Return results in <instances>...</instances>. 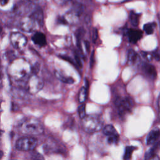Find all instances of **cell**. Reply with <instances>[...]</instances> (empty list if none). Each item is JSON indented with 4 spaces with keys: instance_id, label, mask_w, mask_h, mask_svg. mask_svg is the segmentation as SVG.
<instances>
[{
    "instance_id": "6da1fadb",
    "label": "cell",
    "mask_w": 160,
    "mask_h": 160,
    "mask_svg": "<svg viewBox=\"0 0 160 160\" xmlns=\"http://www.w3.org/2000/svg\"><path fill=\"white\" fill-rule=\"evenodd\" d=\"M31 71L30 64L24 58L12 60L8 68L9 76L14 81H21L29 76Z\"/></svg>"
},
{
    "instance_id": "7a4b0ae2",
    "label": "cell",
    "mask_w": 160,
    "mask_h": 160,
    "mask_svg": "<svg viewBox=\"0 0 160 160\" xmlns=\"http://www.w3.org/2000/svg\"><path fill=\"white\" fill-rule=\"evenodd\" d=\"M20 131L26 135H39L43 132L41 123L33 118H26L19 124Z\"/></svg>"
},
{
    "instance_id": "3957f363",
    "label": "cell",
    "mask_w": 160,
    "mask_h": 160,
    "mask_svg": "<svg viewBox=\"0 0 160 160\" xmlns=\"http://www.w3.org/2000/svg\"><path fill=\"white\" fill-rule=\"evenodd\" d=\"M81 126L83 130L88 133L100 131L102 127V121L98 115H86L82 119Z\"/></svg>"
},
{
    "instance_id": "277c9868",
    "label": "cell",
    "mask_w": 160,
    "mask_h": 160,
    "mask_svg": "<svg viewBox=\"0 0 160 160\" xmlns=\"http://www.w3.org/2000/svg\"><path fill=\"white\" fill-rule=\"evenodd\" d=\"M115 105L119 114L123 117L132 111L134 106V101L129 97L118 98L115 101Z\"/></svg>"
},
{
    "instance_id": "5b68a950",
    "label": "cell",
    "mask_w": 160,
    "mask_h": 160,
    "mask_svg": "<svg viewBox=\"0 0 160 160\" xmlns=\"http://www.w3.org/2000/svg\"><path fill=\"white\" fill-rule=\"evenodd\" d=\"M43 86L44 82L42 79L34 74L29 78L26 84V88L29 93L34 94L41 90Z\"/></svg>"
},
{
    "instance_id": "8992f818",
    "label": "cell",
    "mask_w": 160,
    "mask_h": 160,
    "mask_svg": "<svg viewBox=\"0 0 160 160\" xmlns=\"http://www.w3.org/2000/svg\"><path fill=\"white\" fill-rule=\"evenodd\" d=\"M37 144V140L32 136H24L18 139L16 148L19 151H28L33 150Z\"/></svg>"
},
{
    "instance_id": "52a82bcc",
    "label": "cell",
    "mask_w": 160,
    "mask_h": 160,
    "mask_svg": "<svg viewBox=\"0 0 160 160\" xmlns=\"http://www.w3.org/2000/svg\"><path fill=\"white\" fill-rule=\"evenodd\" d=\"M38 26H39L38 24L31 14L23 17L19 22L20 29L26 32L34 31Z\"/></svg>"
},
{
    "instance_id": "ba28073f",
    "label": "cell",
    "mask_w": 160,
    "mask_h": 160,
    "mask_svg": "<svg viewBox=\"0 0 160 160\" xmlns=\"http://www.w3.org/2000/svg\"><path fill=\"white\" fill-rule=\"evenodd\" d=\"M10 42L12 46L17 49L23 48L28 42L27 38L22 33L19 32H13L10 34Z\"/></svg>"
},
{
    "instance_id": "9c48e42d",
    "label": "cell",
    "mask_w": 160,
    "mask_h": 160,
    "mask_svg": "<svg viewBox=\"0 0 160 160\" xmlns=\"http://www.w3.org/2000/svg\"><path fill=\"white\" fill-rule=\"evenodd\" d=\"M103 133L108 136L107 142L109 144H116L119 141V134L115 128L111 125H106L103 128Z\"/></svg>"
},
{
    "instance_id": "30bf717a",
    "label": "cell",
    "mask_w": 160,
    "mask_h": 160,
    "mask_svg": "<svg viewBox=\"0 0 160 160\" xmlns=\"http://www.w3.org/2000/svg\"><path fill=\"white\" fill-rule=\"evenodd\" d=\"M160 136V129L158 128L152 129L148 134L146 138L147 145L154 144Z\"/></svg>"
},
{
    "instance_id": "8fae6325",
    "label": "cell",
    "mask_w": 160,
    "mask_h": 160,
    "mask_svg": "<svg viewBox=\"0 0 160 160\" xmlns=\"http://www.w3.org/2000/svg\"><path fill=\"white\" fill-rule=\"evenodd\" d=\"M128 36L129 41L131 43L135 44L142 36V32L139 29H130L128 31Z\"/></svg>"
},
{
    "instance_id": "7c38bea8",
    "label": "cell",
    "mask_w": 160,
    "mask_h": 160,
    "mask_svg": "<svg viewBox=\"0 0 160 160\" xmlns=\"http://www.w3.org/2000/svg\"><path fill=\"white\" fill-rule=\"evenodd\" d=\"M142 71L144 74L151 79H155L157 78V71L155 67L149 63H144L142 66Z\"/></svg>"
},
{
    "instance_id": "4fadbf2b",
    "label": "cell",
    "mask_w": 160,
    "mask_h": 160,
    "mask_svg": "<svg viewBox=\"0 0 160 160\" xmlns=\"http://www.w3.org/2000/svg\"><path fill=\"white\" fill-rule=\"evenodd\" d=\"M32 40L34 44L41 47L44 46L46 44V36L41 32H37L34 33L32 36Z\"/></svg>"
},
{
    "instance_id": "5bb4252c",
    "label": "cell",
    "mask_w": 160,
    "mask_h": 160,
    "mask_svg": "<svg viewBox=\"0 0 160 160\" xmlns=\"http://www.w3.org/2000/svg\"><path fill=\"white\" fill-rule=\"evenodd\" d=\"M159 149H160V142H156V144H153V146L145 153V160H151L152 158L156 156Z\"/></svg>"
},
{
    "instance_id": "9a60e30c",
    "label": "cell",
    "mask_w": 160,
    "mask_h": 160,
    "mask_svg": "<svg viewBox=\"0 0 160 160\" xmlns=\"http://www.w3.org/2000/svg\"><path fill=\"white\" fill-rule=\"evenodd\" d=\"M138 55L133 49H129L127 53V62L129 65H134L138 60Z\"/></svg>"
},
{
    "instance_id": "2e32d148",
    "label": "cell",
    "mask_w": 160,
    "mask_h": 160,
    "mask_svg": "<svg viewBox=\"0 0 160 160\" xmlns=\"http://www.w3.org/2000/svg\"><path fill=\"white\" fill-rule=\"evenodd\" d=\"M55 75L58 79H59L61 81H62L63 82L68 83V84H72L74 82V80L73 78H72L71 77H68V76H65L60 71H56Z\"/></svg>"
},
{
    "instance_id": "e0dca14e",
    "label": "cell",
    "mask_w": 160,
    "mask_h": 160,
    "mask_svg": "<svg viewBox=\"0 0 160 160\" xmlns=\"http://www.w3.org/2000/svg\"><path fill=\"white\" fill-rule=\"evenodd\" d=\"M139 19H140V14H139L136 13L134 11H131L130 12L129 19H130L131 24L133 26L137 27L139 25Z\"/></svg>"
},
{
    "instance_id": "ac0fdd59",
    "label": "cell",
    "mask_w": 160,
    "mask_h": 160,
    "mask_svg": "<svg viewBox=\"0 0 160 160\" xmlns=\"http://www.w3.org/2000/svg\"><path fill=\"white\" fill-rule=\"evenodd\" d=\"M136 149H137L136 147H134L132 146H126L125 148L123 159L124 160H131V158H132V154L133 151Z\"/></svg>"
},
{
    "instance_id": "d6986e66",
    "label": "cell",
    "mask_w": 160,
    "mask_h": 160,
    "mask_svg": "<svg viewBox=\"0 0 160 160\" xmlns=\"http://www.w3.org/2000/svg\"><path fill=\"white\" fill-rule=\"evenodd\" d=\"M88 89L86 87L82 86L78 93V101L80 103H83L86 99L87 98Z\"/></svg>"
},
{
    "instance_id": "ffe728a7",
    "label": "cell",
    "mask_w": 160,
    "mask_h": 160,
    "mask_svg": "<svg viewBox=\"0 0 160 160\" xmlns=\"http://www.w3.org/2000/svg\"><path fill=\"white\" fill-rule=\"evenodd\" d=\"M156 26V24L155 22H149L144 25L143 30L147 34L150 35L154 32Z\"/></svg>"
},
{
    "instance_id": "44dd1931",
    "label": "cell",
    "mask_w": 160,
    "mask_h": 160,
    "mask_svg": "<svg viewBox=\"0 0 160 160\" xmlns=\"http://www.w3.org/2000/svg\"><path fill=\"white\" fill-rule=\"evenodd\" d=\"M78 114H79V117L81 119L84 118L86 116V106H85V104H82L81 105H80L79 106V108H78Z\"/></svg>"
},
{
    "instance_id": "7402d4cb",
    "label": "cell",
    "mask_w": 160,
    "mask_h": 160,
    "mask_svg": "<svg viewBox=\"0 0 160 160\" xmlns=\"http://www.w3.org/2000/svg\"><path fill=\"white\" fill-rule=\"evenodd\" d=\"M142 55L143 58L147 61H151L153 59V56L152 54V52H142Z\"/></svg>"
},
{
    "instance_id": "603a6c76",
    "label": "cell",
    "mask_w": 160,
    "mask_h": 160,
    "mask_svg": "<svg viewBox=\"0 0 160 160\" xmlns=\"http://www.w3.org/2000/svg\"><path fill=\"white\" fill-rule=\"evenodd\" d=\"M31 157L33 160H44L43 156L37 152H33L31 154Z\"/></svg>"
},
{
    "instance_id": "cb8c5ba5",
    "label": "cell",
    "mask_w": 160,
    "mask_h": 160,
    "mask_svg": "<svg viewBox=\"0 0 160 160\" xmlns=\"http://www.w3.org/2000/svg\"><path fill=\"white\" fill-rule=\"evenodd\" d=\"M98 38V31L96 28H93L92 32V41L94 43H95Z\"/></svg>"
},
{
    "instance_id": "d4e9b609",
    "label": "cell",
    "mask_w": 160,
    "mask_h": 160,
    "mask_svg": "<svg viewBox=\"0 0 160 160\" xmlns=\"http://www.w3.org/2000/svg\"><path fill=\"white\" fill-rule=\"evenodd\" d=\"M152 54L153 58H154L156 61H160V51L158 49L153 51L152 52Z\"/></svg>"
},
{
    "instance_id": "484cf974",
    "label": "cell",
    "mask_w": 160,
    "mask_h": 160,
    "mask_svg": "<svg viewBox=\"0 0 160 160\" xmlns=\"http://www.w3.org/2000/svg\"><path fill=\"white\" fill-rule=\"evenodd\" d=\"M70 0H54L56 4H57L59 6H63L67 4Z\"/></svg>"
},
{
    "instance_id": "4316f807",
    "label": "cell",
    "mask_w": 160,
    "mask_h": 160,
    "mask_svg": "<svg viewBox=\"0 0 160 160\" xmlns=\"http://www.w3.org/2000/svg\"><path fill=\"white\" fill-rule=\"evenodd\" d=\"M74 56H75V59L76 61V63L78 64V65L79 66V67H81V60H80V58H79V56L78 54H77L76 52L74 54Z\"/></svg>"
},
{
    "instance_id": "83f0119b",
    "label": "cell",
    "mask_w": 160,
    "mask_h": 160,
    "mask_svg": "<svg viewBox=\"0 0 160 160\" xmlns=\"http://www.w3.org/2000/svg\"><path fill=\"white\" fill-rule=\"evenodd\" d=\"M9 0H0V5L1 6H6Z\"/></svg>"
},
{
    "instance_id": "f1b7e54d",
    "label": "cell",
    "mask_w": 160,
    "mask_h": 160,
    "mask_svg": "<svg viewBox=\"0 0 160 160\" xmlns=\"http://www.w3.org/2000/svg\"><path fill=\"white\" fill-rule=\"evenodd\" d=\"M158 109H159V116L160 118V94H159V96L158 98Z\"/></svg>"
},
{
    "instance_id": "f546056e",
    "label": "cell",
    "mask_w": 160,
    "mask_h": 160,
    "mask_svg": "<svg viewBox=\"0 0 160 160\" xmlns=\"http://www.w3.org/2000/svg\"><path fill=\"white\" fill-rule=\"evenodd\" d=\"M85 46H86V50L87 51H89V44L88 42L86 41L85 42Z\"/></svg>"
},
{
    "instance_id": "4dcf8cb0",
    "label": "cell",
    "mask_w": 160,
    "mask_h": 160,
    "mask_svg": "<svg viewBox=\"0 0 160 160\" xmlns=\"http://www.w3.org/2000/svg\"><path fill=\"white\" fill-rule=\"evenodd\" d=\"M2 72H1V71L0 70V86H1V84H2Z\"/></svg>"
},
{
    "instance_id": "1f68e13d",
    "label": "cell",
    "mask_w": 160,
    "mask_h": 160,
    "mask_svg": "<svg viewBox=\"0 0 160 160\" xmlns=\"http://www.w3.org/2000/svg\"><path fill=\"white\" fill-rule=\"evenodd\" d=\"M151 160H160V158L156 155V156H154V158H152Z\"/></svg>"
},
{
    "instance_id": "d6a6232c",
    "label": "cell",
    "mask_w": 160,
    "mask_h": 160,
    "mask_svg": "<svg viewBox=\"0 0 160 160\" xmlns=\"http://www.w3.org/2000/svg\"><path fill=\"white\" fill-rule=\"evenodd\" d=\"M91 60L92 59H94V52H92V55H91ZM91 66L92 67V61H91Z\"/></svg>"
},
{
    "instance_id": "836d02e7",
    "label": "cell",
    "mask_w": 160,
    "mask_h": 160,
    "mask_svg": "<svg viewBox=\"0 0 160 160\" xmlns=\"http://www.w3.org/2000/svg\"><path fill=\"white\" fill-rule=\"evenodd\" d=\"M2 156H3V152L1 150H0V159L2 158Z\"/></svg>"
},
{
    "instance_id": "e575fe53",
    "label": "cell",
    "mask_w": 160,
    "mask_h": 160,
    "mask_svg": "<svg viewBox=\"0 0 160 160\" xmlns=\"http://www.w3.org/2000/svg\"><path fill=\"white\" fill-rule=\"evenodd\" d=\"M2 131H1V129H0V139H1V136H2Z\"/></svg>"
},
{
    "instance_id": "d590c367",
    "label": "cell",
    "mask_w": 160,
    "mask_h": 160,
    "mask_svg": "<svg viewBox=\"0 0 160 160\" xmlns=\"http://www.w3.org/2000/svg\"><path fill=\"white\" fill-rule=\"evenodd\" d=\"M2 27L0 26V34L1 33V32H2Z\"/></svg>"
}]
</instances>
